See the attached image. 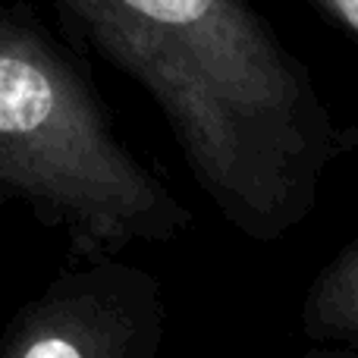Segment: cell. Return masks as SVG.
Returning <instances> with one entry per match:
<instances>
[{"label": "cell", "instance_id": "obj_5", "mask_svg": "<svg viewBox=\"0 0 358 358\" xmlns=\"http://www.w3.org/2000/svg\"><path fill=\"white\" fill-rule=\"evenodd\" d=\"M311 3L334 25H340L343 31L358 38V0H311Z\"/></svg>", "mask_w": 358, "mask_h": 358}, {"label": "cell", "instance_id": "obj_3", "mask_svg": "<svg viewBox=\"0 0 358 358\" xmlns=\"http://www.w3.org/2000/svg\"><path fill=\"white\" fill-rule=\"evenodd\" d=\"M167 336L164 283L117 255L79 258L0 334V358H157Z\"/></svg>", "mask_w": 358, "mask_h": 358}, {"label": "cell", "instance_id": "obj_4", "mask_svg": "<svg viewBox=\"0 0 358 358\" xmlns=\"http://www.w3.org/2000/svg\"><path fill=\"white\" fill-rule=\"evenodd\" d=\"M302 340L330 352H358V236L315 273L305 289Z\"/></svg>", "mask_w": 358, "mask_h": 358}, {"label": "cell", "instance_id": "obj_1", "mask_svg": "<svg viewBox=\"0 0 358 358\" xmlns=\"http://www.w3.org/2000/svg\"><path fill=\"white\" fill-rule=\"evenodd\" d=\"M63 38L132 79L198 189L252 242L311 217L327 170L358 148L315 73L252 0H41Z\"/></svg>", "mask_w": 358, "mask_h": 358}, {"label": "cell", "instance_id": "obj_2", "mask_svg": "<svg viewBox=\"0 0 358 358\" xmlns=\"http://www.w3.org/2000/svg\"><path fill=\"white\" fill-rule=\"evenodd\" d=\"M0 185L66 236L69 261L192 227V210L120 138L85 57L25 0L0 3Z\"/></svg>", "mask_w": 358, "mask_h": 358}, {"label": "cell", "instance_id": "obj_6", "mask_svg": "<svg viewBox=\"0 0 358 358\" xmlns=\"http://www.w3.org/2000/svg\"><path fill=\"white\" fill-rule=\"evenodd\" d=\"M10 201H13V195L3 189V185H0V204H10Z\"/></svg>", "mask_w": 358, "mask_h": 358}]
</instances>
